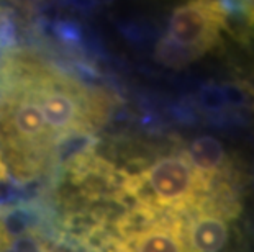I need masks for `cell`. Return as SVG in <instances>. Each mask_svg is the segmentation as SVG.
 Here are the masks:
<instances>
[{
	"instance_id": "3",
	"label": "cell",
	"mask_w": 254,
	"mask_h": 252,
	"mask_svg": "<svg viewBox=\"0 0 254 252\" xmlns=\"http://www.w3.org/2000/svg\"><path fill=\"white\" fill-rule=\"evenodd\" d=\"M186 151L192 164L208 179L217 180L221 177L233 175L231 164L228 162L226 152L218 139L212 136H200Z\"/></svg>"
},
{
	"instance_id": "1",
	"label": "cell",
	"mask_w": 254,
	"mask_h": 252,
	"mask_svg": "<svg viewBox=\"0 0 254 252\" xmlns=\"http://www.w3.org/2000/svg\"><path fill=\"white\" fill-rule=\"evenodd\" d=\"M112 108L107 90L33 50L0 57V157L20 180L48 172L64 146L100 130Z\"/></svg>"
},
{
	"instance_id": "2",
	"label": "cell",
	"mask_w": 254,
	"mask_h": 252,
	"mask_svg": "<svg viewBox=\"0 0 254 252\" xmlns=\"http://www.w3.org/2000/svg\"><path fill=\"white\" fill-rule=\"evenodd\" d=\"M226 26V8L220 2H187L171 15L169 28L158 41L156 61L184 69L212 50Z\"/></svg>"
}]
</instances>
